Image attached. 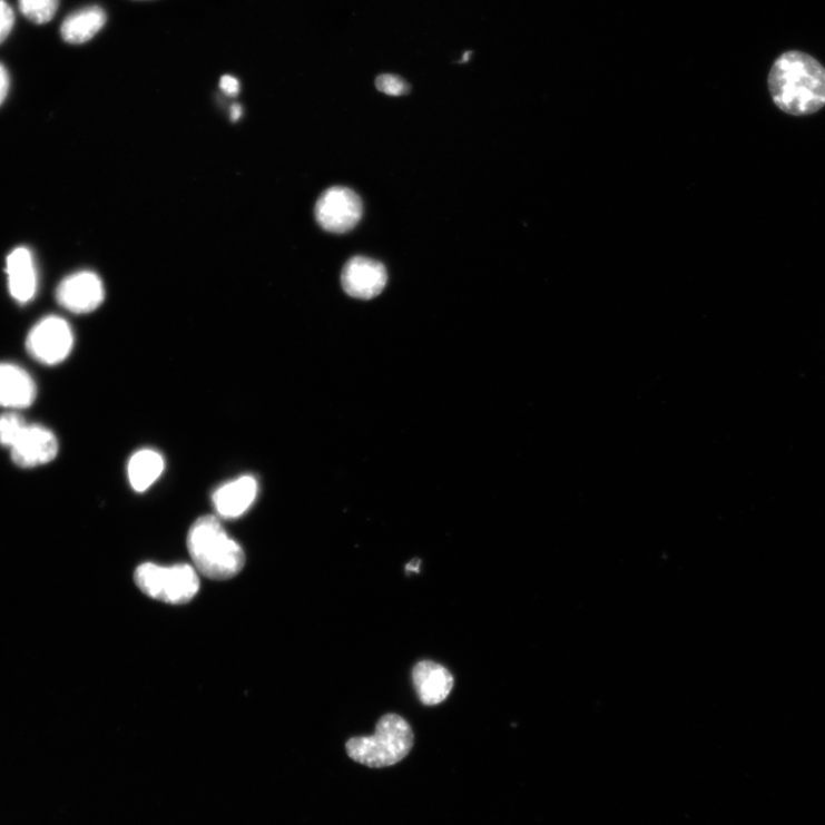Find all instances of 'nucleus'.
Listing matches in <instances>:
<instances>
[{
    "label": "nucleus",
    "instance_id": "f3484780",
    "mask_svg": "<svg viewBox=\"0 0 825 825\" xmlns=\"http://www.w3.org/2000/svg\"><path fill=\"white\" fill-rule=\"evenodd\" d=\"M28 423L16 412L0 415V445L10 450L22 436Z\"/></svg>",
    "mask_w": 825,
    "mask_h": 825
},
{
    "label": "nucleus",
    "instance_id": "ddd939ff",
    "mask_svg": "<svg viewBox=\"0 0 825 825\" xmlns=\"http://www.w3.org/2000/svg\"><path fill=\"white\" fill-rule=\"evenodd\" d=\"M11 296L19 303H29L37 292V272L33 256L28 248L14 249L7 261Z\"/></svg>",
    "mask_w": 825,
    "mask_h": 825
},
{
    "label": "nucleus",
    "instance_id": "6e6552de",
    "mask_svg": "<svg viewBox=\"0 0 825 825\" xmlns=\"http://www.w3.org/2000/svg\"><path fill=\"white\" fill-rule=\"evenodd\" d=\"M341 282L348 296L372 299L385 288L387 273L382 263L369 257L356 256L345 264Z\"/></svg>",
    "mask_w": 825,
    "mask_h": 825
},
{
    "label": "nucleus",
    "instance_id": "a211bd4d",
    "mask_svg": "<svg viewBox=\"0 0 825 825\" xmlns=\"http://www.w3.org/2000/svg\"><path fill=\"white\" fill-rule=\"evenodd\" d=\"M377 90L386 96L401 97L411 90L409 84L401 76L382 73L376 78Z\"/></svg>",
    "mask_w": 825,
    "mask_h": 825
},
{
    "label": "nucleus",
    "instance_id": "1a4fd4ad",
    "mask_svg": "<svg viewBox=\"0 0 825 825\" xmlns=\"http://www.w3.org/2000/svg\"><path fill=\"white\" fill-rule=\"evenodd\" d=\"M58 452L59 443L53 432L39 424H28L20 440L11 449L14 463L21 468L48 464L56 459Z\"/></svg>",
    "mask_w": 825,
    "mask_h": 825
},
{
    "label": "nucleus",
    "instance_id": "dca6fc26",
    "mask_svg": "<svg viewBox=\"0 0 825 825\" xmlns=\"http://www.w3.org/2000/svg\"><path fill=\"white\" fill-rule=\"evenodd\" d=\"M19 9L31 22L46 24L55 18L59 0H19Z\"/></svg>",
    "mask_w": 825,
    "mask_h": 825
},
{
    "label": "nucleus",
    "instance_id": "2eb2a0df",
    "mask_svg": "<svg viewBox=\"0 0 825 825\" xmlns=\"http://www.w3.org/2000/svg\"><path fill=\"white\" fill-rule=\"evenodd\" d=\"M165 471L164 456L154 450H141L136 452L128 463V478L131 488L136 492H145Z\"/></svg>",
    "mask_w": 825,
    "mask_h": 825
},
{
    "label": "nucleus",
    "instance_id": "7ed1b4c3",
    "mask_svg": "<svg viewBox=\"0 0 825 825\" xmlns=\"http://www.w3.org/2000/svg\"><path fill=\"white\" fill-rule=\"evenodd\" d=\"M411 725L396 714L383 716L372 736L352 737L346 741L347 756L370 768H386L404 760L413 749Z\"/></svg>",
    "mask_w": 825,
    "mask_h": 825
},
{
    "label": "nucleus",
    "instance_id": "4468645a",
    "mask_svg": "<svg viewBox=\"0 0 825 825\" xmlns=\"http://www.w3.org/2000/svg\"><path fill=\"white\" fill-rule=\"evenodd\" d=\"M107 14L100 7H88L69 14L62 22L60 32L68 45H85L104 28Z\"/></svg>",
    "mask_w": 825,
    "mask_h": 825
},
{
    "label": "nucleus",
    "instance_id": "9b49d317",
    "mask_svg": "<svg viewBox=\"0 0 825 825\" xmlns=\"http://www.w3.org/2000/svg\"><path fill=\"white\" fill-rule=\"evenodd\" d=\"M257 495V480L246 475L218 488L213 494V503L218 517L234 520L248 512Z\"/></svg>",
    "mask_w": 825,
    "mask_h": 825
},
{
    "label": "nucleus",
    "instance_id": "9d476101",
    "mask_svg": "<svg viewBox=\"0 0 825 825\" xmlns=\"http://www.w3.org/2000/svg\"><path fill=\"white\" fill-rule=\"evenodd\" d=\"M413 685L420 701L425 706L443 703L452 693L454 678L445 666L432 661H419L412 672Z\"/></svg>",
    "mask_w": 825,
    "mask_h": 825
},
{
    "label": "nucleus",
    "instance_id": "aec40b11",
    "mask_svg": "<svg viewBox=\"0 0 825 825\" xmlns=\"http://www.w3.org/2000/svg\"><path fill=\"white\" fill-rule=\"evenodd\" d=\"M220 89L227 96L235 97L240 91V84L237 80V78L230 75H225L222 77V80H220Z\"/></svg>",
    "mask_w": 825,
    "mask_h": 825
},
{
    "label": "nucleus",
    "instance_id": "0eeeda50",
    "mask_svg": "<svg viewBox=\"0 0 825 825\" xmlns=\"http://www.w3.org/2000/svg\"><path fill=\"white\" fill-rule=\"evenodd\" d=\"M59 304L72 313H90L105 299V288L98 275L91 271L70 274L57 289Z\"/></svg>",
    "mask_w": 825,
    "mask_h": 825
},
{
    "label": "nucleus",
    "instance_id": "5701e85b",
    "mask_svg": "<svg viewBox=\"0 0 825 825\" xmlns=\"http://www.w3.org/2000/svg\"><path fill=\"white\" fill-rule=\"evenodd\" d=\"M470 56H471V52H465L462 62L468 61L470 59Z\"/></svg>",
    "mask_w": 825,
    "mask_h": 825
},
{
    "label": "nucleus",
    "instance_id": "f257e3e1",
    "mask_svg": "<svg viewBox=\"0 0 825 825\" xmlns=\"http://www.w3.org/2000/svg\"><path fill=\"white\" fill-rule=\"evenodd\" d=\"M768 86L775 105L794 116L814 114L825 106V68L812 56L789 51L774 62Z\"/></svg>",
    "mask_w": 825,
    "mask_h": 825
},
{
    "label": "nucleus",
    "instance_id": "f03ea898",
    "mask_svg": "<svg viewBox=\"0 0 825 825\" xmlns=\"http://www.w3.org/2000/svg\"><path fill=\"white\" fill-rule=\"evenodd\" d=\"M187 548L195 568L213 580L232 579L243 571L246 563L243 547L213 515L203 517L191 526Z\"/></svg>",
    "mask_w": 825,
    "mask_h": 825
},
{
    "label": "nucleus",
    "instance_id": "423d86ee",
    "mask_svg": "<svg viewBox=\"0 0 825 825\" xmlns=\"http://www.w3.org/2000/svg\"><path fill=\"white\" fill-rule=\"evenodd\" d=\"M363 210L362 199L355 190L335 186L322 194L314 214L325 230L343 234L359 225Z\"/></svg>",
    "mask_w": 825,
    "mask_h": 825
},
{
    "label": "nucleus",
    "instance_id": "6ab92c4d",
    "mask_svg": "<svg viewBox=\"0 0 825 825\" xmlns=\"http://www.w3.org/2000/svg\"><path fill=\"white\" fill-rule=\"evenodd\" d=\"M14 21L16 17L12 8L6 2V0H0V45H2L11 33L14 27Z\"/></svg>",
    "mask_w": 825,
    "mask_h": 825
},
{
    "label": "nucleus",
    "instance_id": "20e7f679",
    "mask_svg": "<svg viewBox=\"0 0 825 825\" xmlns=\"http://www.w3.org/2000/svg\"><path fill=\"white\" fill-rule=\"evenodd\" d=\"M135 581L144 595L169 605H186L200 589L198 573L187 564L144 563L137 568Z\"/></svg>",
    "mask_w": 825,
    "mask_h": 825
},
{
    "label": "nucleus",
    "instance_id": "412c9836",
    "mask_svg": "<svg viewBox=\"0 0 825 825\" xmlns=\"http://www.w3.org/2000/svg\"><path fill=\"white\" fill-rule=\"evenodd\" d=\"M10 90V75L8 69L0 63V105L4 102Z\"/></svg>",
    "mask_w": 825,
    "mask_h": 825
},
{
    "label": "nucleus",
    "instance_id": "f8f14e48",
    "mask_svg": "<svg viewBox=\"0 0 825 825\" xmlns=\"http://www.w3.org/2000/svg\"><path fill=\"white\" fill-rule=\"evenodd\" d=\"M36 396V383L26 370L10 363L0 364V407L27 409Z\"/></svg>",
    "mask_w": 825,
    "mask_h": 825
},
{
    "label": "nucleus",
    "instance_id": "39448f33",
    "mask_svg": "<svg viewBox=\"0 0 825 825\" xmlns=\"http://www.w3.org/2000/svg\"><path fill=\"white\" fill-rule=\"evenodd\" d=\"M73 346L70 325L58 316L38 322L27 337L29 355L43 365H58L66 361Z\"/></svg>",
    "mask_w": 825,
    "mask_h": 825
},
{
    "label": "nucleus",
    "instance_id": "4be33fe9",
    "mask_svg": "<svg viewBox=\"0 0 825 825\" xmlns=\"http://www.w3.org/2000/svg\"><path fill=\"white\" fill-rule=\"evenodd\" d=\"M242 115H243V108L239 105H234L230 108V117L233 121L239 120Z\"/></svg>",
    "mask_w": 825,
    "mask_h": 825
}]
</instances>
